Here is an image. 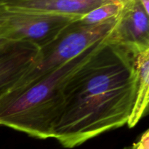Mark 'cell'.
Wrapping results in <instances>:
<instances>
[{
  "mask_svg": "<svg viewBox=\"0 0 149 149\" xmlns=\"http://www.w3.org/2000/svg\"><path fill=\"white\" fill-rule=\"evenodd\" d=\"M135 81L132 52L106 41L67 81L53 138L64 148H73L126 125Z\"/></svg>",
  "mask_w": 149,
  "mask_h": 149,
  "instance_id": "6da1fadb",
  "label": "cell"
},
{
  "mask_svg": "<svg viewBox=\"0 0 149 149\" xmlns=\"http://www.w3.org/2000/svg\"><path fill=\"white\" fill-rule=\"evenodd\" d=\"M109 37L96 42L24 90L1 97L0 125L39 139L53 138L54 130L62 111L63 92L67 81L101 48Z\"/></svg>",
  "mask_w": 149,
  "mask_h": 149,
  "instance_id": "7a4b0ae2",
  "label": "cell"
},
{
  "mask_svg": "<svg viewBox=\"0 0 149 149\" xmlns=\"http://www.w3.org/2000/svg\"><path fill=\"white\" fill-rule=\"evenodd\" d=\"M117 17L95 25L86 24L79 19L70 23L53 40L41 48L40 56L36 63L7 94L24 90L96 42L109 37Z\"/></svg>",
  "mask_w": 149,
  "mask_h": 149,
  "instance_id": "3957f363",
  "label": "cell"
},
{
  "mask_svg": "<svg viewBox=\"0 0 149 149\" xmlns=\"http://www.w3.org/2000/svg\"><path fill=\"white\" fill-rule=\"evenodd\" d=\"M76 20L16 10L6 7L0 1V38L9 42L26 41L42 48Z\"/></svg>",
  "mask_w": 149,
  "mask_h": 149,
  "instance_id": "277c9868",
  "label": "cell"
},
{
  "mask_svg": "<svg viewBox=\"0 0 149 149\" xmlns=\"http://www.w3.org/2000/svg\"><path fill=\"white\" fill-rule=\"evenodd\" d=\"M148 15L140 0H123V7L109 36V42L131 52L149 49Z\"/></svg>",
  "mask_w": 149,
  "mask_h": 149,
  "instance_id": "5b68a950",
  "label": "cell"
},
{
  "mask_svg": "<svg viewBox=\"0 0 149 149\" xmlns=\"http://www.w3.org/2000/svg\"><path fill=\"white\" fill-rule=\"evenodd\" d=\"M40 51L38 45L26 41L12 42L0 49V99L30 71Z\"/></svg>",
  "mask_w": 149,
  "mask_h": 149,
  "instance_id": "8992f818",
  "label": "cell"
},
{
  "mask_svg": "<svg viewBox=\"0 0 149 149\" xmlns=\"http://www.w3.org/2000/svg\"><path fill=\"white\" fill-rule=\"evenodd\" d=\"M107 0H1L6 7L36 14L81 18Z\"/></svg>",
  "mask_w": 149,
  "mask_h": 149,
  "instance_id": "52a82bcc",
  "label": "cell"
},
{
  "mask_svg": "<svg viewBox=\"0 0 149 149\" xmlns=\"http://www.w3.org/2000/svg\"><path fill=\"white\" fill-rule=\"evenodd\" d=\"M132 52L136 81L133 106L127 123L129 128H133L148 113L149 100V49Z\"/></svg>",
  "mask_w": 149,
  "mask_h": 149,
  "instance_id": "ba28073f",
  "label": "cell"
},
{
  "mask_svg": "<svg viewBox=\"0 0 149 149\" xmlns=\"http://www.w3.org/2000/svg\"><path fill=\"white\" fill-rule=\"evenodd\" d=\"M122 7L123 0H107L106 3L90 11L79 20L86 24H99L117 17Z\"/></svg>",
  "mask_w": 149,
  "mask_h": 149,
  "instance_id": "9c48e42d",
  "label": "cell"
},
{
  "mask_svg": "<svg viewBox=\"0 0 149 149\" xmlns=\"http://www.w3.org/2000/svg\"><path fill=\"white\" fill-rule=\"evenodd\" d=\"M123 149H149V130H146L143 132L138 140L129 146L125 147Z\"/></svg>",
  "mask_w": 149,
  "mask_h": 149,
  "instance_id": "30bf717a",
  "label": "cell"
},
{
  "mask_svg": "<svg viewBox=\"0 0 149 149\" xmlns=\"http://www.w3.org/2000/svg\"><path fill=\"white\" fill-rule=\"evenodd\" d=\"M141 4L142 5L143 8L145 10L146 13L149 15V1L148 0H140Z\"/></svg>",
  "mask_w": 149,
  "mask_h": 149,
  "instance_id": "8fae6325",
  "label": "cell"
},
{
  "mask_svg": "<svg viewBox=\"0 0 149 149\" xmlns=\"http://www.w3.org/2000/svg\"><path fill=\"white\" fill-rule=\"evenodd\" d=\"M10 42H9V41L6 40V39L0 38V49H2L3 47H4L6 45H8V44L10 43Z\"/></svg>",
  "mask_w": 149,
  "mask_h": 149,
  "instance_id": "7c38bea8",
  "label": "cell"
}]
</instances>
